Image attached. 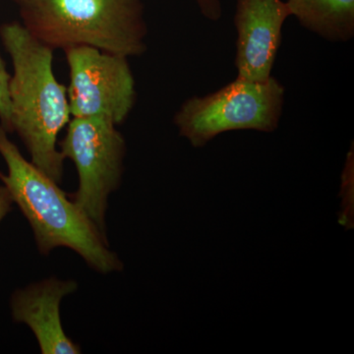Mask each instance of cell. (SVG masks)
I'll return each mask as SVG.
<instances>
[{"label": "cell", "instance_id": "4", "mask_svg": "<svg viewBox=\"0 0 354 354\" xmlns=\"http://www.w3.org/2000/svg\"><path fill=\"white\" fill-rule=\"evenodd\" d=\"M285 94L283 84L274 76L265 82L236 78L212 94L186 100L174 123L179 136L194 148L230 131L272 133L281 122Z\"/></svg>", "mask_w": 354, "mask_h": 354}, {"label": "cell", "instance_id": "12", "mask_svg": "<svg viewBox=\"0 0 354 354\" xmlns=\"http://www.w3.org/2000/svg\"><path fill=\"white\" fill-rule=\"evenodd\" d=\"M200 12L206 19L218 21L223 15V7L220 0H195Z\"/></svg>", "mask_w": 354, "mask_h": 354}, {"label": "cell", "instance_id": "2", "mask_svg": "<svg viewBox=\"0 0 354 354\" xmlns=\"http://www.w3.org/2000/svg\"><path fill=\"white\" fill-rule=\"evenodd\" d=\"M0 155L8 169L7 174L0 172V180L29 221L39 252L46 256L67 247L97 272L122 271V262L109 249L106 236L58 183L23 157L1 125Z\"/></svg>", "mask_w": 354, "mask_h": 354}, {"label": "cell", "instance_id": "13", "mask_svg": "<svg viewBox=\"0 0 354 354\" xmlns=\"http://www.w3.org/2000/svg\"><path fill=\"white\" fill-rule=\"evenodd\" d=\"M13 200L6 186H0V221L12 209Z\"/></svg>", "mask_w": 354, "mask_h": 354}, {"label": "cell", "instance_id": "6", "mask_svg": "<svg viewBox=\"0 0 354 354\" xmlns=\"http://www.w3.org/2000/svg\"><path fill=\"white\" fill-rule=\"evenodd\" d=\"M67 95L72 118H101L120 125L136 104V84L128 57L88 46L65 48Z\"/></svg>", "mask_w": 354, "mask_h": 354}, {"label": "cell", "instance_id": "11", "mask_svg": "<svg viewBox=\"0 0 354 354\" xmlns=\"http://www.w3.org/2000/svg\"><path fill=\"white\" fill-rule=\"evenodd\" d=\"M11 74L6 69V62L0 55V125L7 133H13L12 114L9 97V81Z\"/></svg>", "mask_w": 354, "mask_h": 354}, {"label": "cell", "instance_id": "1", "mask_svg": "<svg viewBox=\"0 0 354 354\" xmlns=\"http://www.w3.org/2000/svg\"><path fill=\"white\" fill-rule=\"evenodd\" d=\"M0 39L12 60L9 97L13 132L24 143L32 164L59 184L64 158L57 138L71 120V111L67 88L53 72L55 50L17 21L0 25Z\"/></svg>", "mask_w": 354, "mask_h": 354}, {"label": "cell", "instance_id": "3", "mask_svg": "<svg viewBox=\"0 0 354 354\" xmlns=\"http://www.w3.org/2000/svg\"><path fill=\"white\" fill-rule=\"evenodd\" d=\"M21 23L53 50L88 46L123 57L146 53L143 0H11Z\"/></svg>", "mask_w": 354, "mask_h": 354}, {"label": "cell", "instance_id": "7", "mask_svg": "<svg viewBox=\"0 0 354 354\" xmlns=\"http://www.w3.org/2000/svg\"><path fill=\"white\" fill-rule=\"evenodd\" d=\"M288 17L290 9L283 0H236V78L253 82L271 78Z\"/></svg>", "mask_w": 354, "mask_h": 354}, {"label": "cell", "instance_id": "5", "mask_svg": "<svg viewBox=\"0 0 354 354\" xmlns=\"http://www.w3.org/2000/svg\"><path fill=\"white\" fill-rule=\"evenodd\" d=\"M116 127L104 118H72L59 142L62 157L78 172V189L69 197L104 236L109 196L120 186L127 155V142Z\"/></svg>", "mask_w": 354, "mask_h": 354}, {"label": "cell", "instance_id": "9", "mask_svg": "<svg viewBox=\"0 0 354 354\" xmlns=\"http://www.w3.org/2000/svg\"><path fill=\"white\" fill-rule=\"evenodd\" d=\"M290 16L308 31L332 43L354 37V0H288Z\"/></svg>", "mask_w": 354, "mask_h": 354}, {"label": "cell", "instance_id": "8", "mask_svg": "<svg viewBox=\"0 0 354 354\" xmlns=\"http://www.w3.org/2000/svg\"><path fill=\"white\" fill-rule=\"evenodd\" d=\"M77 288L76 281L50 278L13 293L10 305L14 321L30 327L41 353H82L80 346L65 334L60 320L62 298L73 293Z\"/></svg>", "mask_w": 354, "mask_h": 354}, {"label": "cell", "instance_id": "10", "mask_svg": "<svg viewBox=\"0 0 354 354\" xmlns=\"http://www.w3.org/2000/svg\"><path fill=\"white\" fill-rule=\"evenodd\" d=\"M353 143L348 153L346 164L342 174L341 183V212L339 221L346 230L354 227V151Z\"/></svg>", "mask_w": 354, "mask_h": 354}]
</instances>
